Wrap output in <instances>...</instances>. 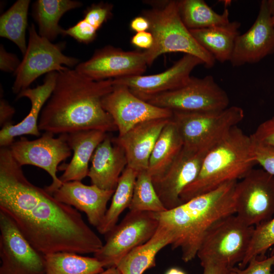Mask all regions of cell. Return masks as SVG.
Segmentation results:
<instances>
[{
  "label": "cell",
  "mask_w": 274,
  "mask_h": 274,
  "mask_svg": "<svg viewBox=\"0 0 274 274\" xmlns=\"http://www.w3.org/2000/svg\"><path fill=\"white\" fill-rule=\"evenodd\" d=\"M9 147L0 149V210L38 252H97L104 244L74 207L31 183Z\"/></svg>",
  "instance_id": "1"
},
{
  "label": "cell",
  "mask_w": 274,
  "mask_h": 274,
  "mask_svg": "<svg viewBox=\"0 0 274 274\" xmlns=\"http://www.w3.org/2000/svg\"><path fill=\"white\" fill-rule=\"evenodd\" d=\"M113 88V79L93 81L68 67L58 72L55 87L40 116V130L60 134L117 130L102 105V98Z\"/></svg>",
  "instance_id": "2"
},
{
  "label": "cell",
  "mask_w": 274,
  "mask_h": 274,
  "mask_svg": "<svg viewBox=\"0 0 274 274\" xmlns=\"http://www.w3.org/2000/svg\"><path fill=\"white\" fill-rule=\"evenodd\" d=\"M237 182H227L176 208L157 213L159 222L173 233L172 249L180 250L184 262L195 258L206 233L216 222L235 214Z\"/></svg>",
  "instance_id": "3"
},
{
  "label": "cell",
  "mask_w": 274,
  "mask_h": 274,
  "mask_svg": "<svg viewBox=\"0 0 274 274\" xmlns=\"http://www.w3.org/2000/svg\"><path fill=\"white\" fill-rule=\"evenodd\" d=\"M256 164L250 136L233 127L207 152L196 178L182 192V203L241 180Z\"/></svg>",
  "instance_id": "4"
},
{
  "label": "cell",
  "mask_w": 274,
  "mask_h": 274,
  "mask_svg": "<svg viewBox=\"0 0 274 274\" xmlns=\"http://www.w3.org/2000/svg\"><path fill=\"white\" fill-rule=\"evenodd\" d=\"M152 8L144 11L143 16L150 23L149 31L154 42L144 53L148 65L160 55L166 53L182 52L200 59L207 68L215 65L216 60L195 40L183 22L177 1L149 2Z\"/></svg>",
  "instance_id": "5"
},
{
  "label": "cell",
  "mask_w": 274,
  "mask_h": 274,
  "mask_svg": "<svg viewBox=\"0 0 274 274\" xmlns=\"http://www.w3.org/2000/svg\"><path fill=\"white\" fill-rule=\"evenodd\" d=\"M254 226H249L235 214L224 217L208 230L197 253L201 266L208 263L229 268L244 259Z\"/></svg>",
  "instance_id": "6"
},
{
  "label": "cell",
  "mask_w": 274,
  "mask_h": 274,
  "mask_svg": "<svg viewBox=\"0 0 274 274\" xmlns=\"http://www.w3.org/2000/svg\"><path fill=\"white\" fill-rule=\"evenodd\" d=\"M173 112L183 147L195 150L211 149L244 117L237 106L217 112Z\"/></svg>",
  "instance_id": "7"
},
{
  "label": "cell",
  "mask_w": 274,
  "mask_h": 274,
  "mask_svg": "<svg viewBox=\"0 0 274 274\" xmlns=\"http://www.w3.org/2000/svg\"><path fill=\"white\" fill-rule=\"evenodd\" d=\"M28 41L23 59L14 73L15 77L12 89L18 94L29 88L38 78L51 72H60L76 66L79 58L63 53L65 42L56 44L41 37L33 23L28 27Z\"/></svg>",
  "instance_id": "8"
},
{
  "label": "cell",
  "mask_w": 274,
  "mask_h": 274,
  "mask_svg": "<svg viewBox=\"0 0 274 274\" xmlns=\"http://www.w3.org/2000/svg\"><path fill=\"white\" fill-rule=\"evenodd\" d=\"M149 103L180 112H217L228 107L229 99L226 91L211 75L203 78L191 77L183 86L147 97Z\"/></svg>",
  "instance_id": "9"
},
{
  "label": "cell",
  "mask_w": 274,
  "mask_h": 274,
  "mask_svg": "<svg viewBox=\"0 0 274 274\" xmlns=\"http://www.w3.org/2000/svg\"><path fill=\"white\" fill-rule=\"evenodd\" d=\"M159 224L157 213L130 211L106 234V242L94 257L108 268L115 266L126 255L149 240Z\"/></svg>",
  "instance_id": "10"
},
{
  "label": "cell",
  "mask_w": 274,
  "mask_h": 274,
  "mask_svg": "<svg viewBox=\"0 0 274 274\" xmlns=\"http://www.w3.org/2000/svg\"><path fill=\"white\" fill-rule=\"evenodd\" d=\"M235 215L256 226L274 216V176L263 169H252L235 188Z\"/></svg>",
  "instance_id": "11"
},
{
  "label": "cell",
  "mask_w": 274,
  "mask_h": 274,
  "mask_svg": "<svg viewBox=\"0 0 274 274\" xmlns=\"http://www.w3.org/2000/svg\"><path fill=\"white\" fill-rule=\"evenodd\" d=\"M54 135L44 132L41 137L34 140L21 136L9 147L13 157L20 166H36L48 173L52 182L45 189L51 194L62 184L57 176L58 165L68 158L72 153L67 142L66 134H60L57 138H54Z\"/></svg>",
  "instance_id": "12"
},
{
  "label": "cell",
  "mask_w": 274,
  "mask_h": 274,
  "mask_svg": "<svg viewBox=\"0 0 274 274\" xmlns=\"http://www.w3.org/2000/svg\"><path fill=\"white\" fill-rule=\"evenodd\" d=\"M0 274H45L44 255L25 239L16 224L0 210Z\"/></svg>",
  "instance_id": "13"
},
{
  "label": "cell",
  "mask_w": 274,
  "mask_h": 274,
  "mask_svg": "<svg viewBox=\"0 0 274 274\" xmlns=\"http://www.w3.org/2000/svg\"><path fill=\"white\" fill-rule=\"evenodd\" d=\"M148 66L144 51H124L112 46L96 50L90 58L75 70L93 81H99L142 75Z\"/></svg>",
  "instance_id": "14"
},
{
  "label": "cell",
  "mask_w": 274,
  "mask_h": 274,
  "mask_svg": "<svg viewBox=\"0 0 274 274\" xmlns=\"http://www.w3.org/2000/svg\"><path fill=\"white\" fill-rule=\"evenodd\" d=\"M102 105L112 118L118 136L140 123L155 119H171L173 114L170 110L155 106L139 98L127 87L114 84L112 90L102 98Z\"/></svg>",
  "instance_id": "15"
},
{
  "label": "cell",
  "mask_w": 274,
  "mask_h": 274,
  "mask_svg": "<svg viewBox=\"0 0 274 274\" xmlns=\"http://www.w3.org/2000/svg\"><path fill=\"white\" fill-rule=\"evenodd\" d=\"M209 150H195L183 147L168 168L152 179L157 193L167 210L182 204L180 195L198 176Z\"/></svg>",
  "instance_id": "16"
},
{
  "label": "cell",
  "mask_w": 274,
  "mask_h": 274,
  "mask_svg": "<svg viewBox=\"0 0 274 274\" xmlns=\"http://www.w3.org/2000/svg\"><path fill=\"white\" fill-rule=\"evenodd\" d=\"M204 64L199 58L185 54L170 68L154 75L134 76L113 79L114 85L127 87L134 95L147 97L179 88L189 81L192 71Z\"/></svg>",
  "instance_id": "17"
},
{
  "label": "cell",
  "mask_w": 274,
  "mask_h": 274,
  "mask_svg": "<svg viewBox=\"0 0 274 274\" xmlns=\"http://www.w3.org/2000/svg\"><path fill=\"white\" fill-rule=\"evenodd\" d=\"M274 53V26L267 0L261 2L257 17L251 27L236 38L230 60L234 67L256 63Z\"/></svg>",
  "instance_id": "18"
},
{
  "label": "cell",
  "mask_w": 274,
  "mask_h": 274,
  "mask_svg": "<svg viewBox=\"0 0 274 274\" xmlns=\"http://www.w3.org/2000/svg\"><path fill=\"white\" fill-rule=\"evenodd\" d=\"M115 190L74 181L63 183L52 195L58 201L83 212L89 223L97 228L105 217L108 202Z\"/></svg>",
  "instance_id": "19"
},
{
  "label": "cell",
  "mask_w": 274,
  "mask_h": 274,
  "mask_svg": "<svg viewBox=\"0 0 274 274\" xmlns=\"http://www.w3.org/2000/svg\"><path fill=\"white\" fill-rule=\"evenodd\" d=\"M58 72L46 75L41 85L35 88H28L18 93L16 99L27 98L30 101L29 113L19 123L7 124L0 131L1 147H9L14 142L15 138L23 135L39 136L41 134L38 123L42 110L49 98L55 87Z\"/></svg>",
  "instance_id": "20"
},
{
  "label": "cell",
  "mask_w": 274,
  "mask_h": 274,
  "mask_svg": "<svg viewBox=\"0 0 274 274\" xmlns=\"http://www.w3.org/2000/svg\"><path fill=\"white\" fill-rule=\"evenodd\" d=\"M170 119H155L140 123L121 136L113 138L122 148L127 166L138 173L147 170L149 159L162 129Z\"/></svg>",
  "instance_id": "21"
},
{
  "label": "cell",
  "mask_w": 274,
  "mask_h": 274,
  "mask_svg": "<svg viewBox=\"0 0 274 274\" xmlns=\"http://www.w3.org/2000/svg\"><path fill=\"white\" fill-rule=\"evenodd\" d=\"M88 177L91 183L107 190H115L127 166L124 150L107 135L95 149Z\"/></svg>",
  "instance_id": "22"
},
{
  "label": "cell",
  "mask_w": 274,
  "mask_h": 274,
  "mask_svg": "<svg viewBox=\"0 0 274 274\" xmlns=\"http://www.w3.org/2000/svg\"><path fill=\"white\" fill-rule=\"evenodd\" d=\"M66 134L67 142L73 152L70 163L61 166L63 173L59 177L63 183L79 181L88 176L89 163L98 145L107 132L98 130L75 131Z\"/></svg>",
  "instance_id": "23"
},
{
  "label": "cell",
  "mask_w": 274,
  "mask_h": 274,
  "mask_svg": "<svg viewBox=\"0 0 274 274\" xmlns=\"http://www.w3.org/2000/svg\"><path fill=\"white\" fill-rule=\"evenodd\" d=\"M173 235L169 228L159 222L153 236L123 257L116 265L121 274H143L156 265V256L165 246L171 245Z\"/></svg>",
  "instance_id": "24"
},
{
  "label": "cell",
  "mask_w": 274,
  "mask_h": 274,
  "mask_svg": "<svg viewBox=\"0 0 274 274\" xmlns=\"http://www.w3.org/2000/svg\"><path fill=\"white\" fill-rule=\"evenodd\" d=\"M241 23L237 21L212 27L190 30L197 42L216 61H230L237 37L240 35Z\"/></svg>",
  "instance_id": "25"
},
{
  "label": "cell",
  "mask_w": 274,
  "mask_h": 274,
  "mask_svg": "<svg viewBox=\"0 0 274 274\" xmlns=\"http://www.w3.org/2000/svg\"><path fill=\"white\" fill-rule=\"evenodd\" d=\"M75 0H37L32 7V15L38 28V33L50 41L62 35L64 29L59 25L61 17L67 12L82 7Z\"/></svg>",
  "instance_id": "26"
},
{
  "label": "cell",
  "mask_w": 274,
  "mask_h": 274,
  "mask_svg": "<svg viewBox=\"0 0 274 274\" xmlns=\"http://www.w3.org/2000/svg\"><path fill=\"white\" fill-rule=\"evenodd\" d=\"M183 148V142L172 118L160 133L151 153L147 171L156 178L171 165Z\"/></svg>",
  "instance_id": "27"
},
{
  "label": "cell",
  "mask_w": 274,
  "mask_h": 274,
  "mask_svg": "<svg viewBox=\"0 0 274 274\" xmlns=\"http://www.w3.org/2000/svg\"><path fill=\"white\" fill-rule=\"evenodd\" d=\"M178 7L183 22L189 30L220 26L230 22L227 9L218 14L203 0L178 1Z\"/></svg>",
  "instance_id": "28"
},
{
  "label": "cell",
  "mask_w": 274,
  "mask_h": 274,
  "mask_svg": "<svg viewBox=\"0 0 274 274\" xmlns=\"http://www.w3.org/2000/svg\"><path fill=\"white\" fill-rule=\"evenodd\" d=\"M45 274H98L104 270V264L95 257L61 252L44 255Z\"/></svg>",
  "instance_id": "29"
},
{
  "label": "cell",
  "mask_w": 274,
  "mask_h": 274,
  "mask_svg": "<svg viewBox=\"0 0 274 274\" xmlns=\"http://www.w3.org/2000/svg\"><path fill=\"white\" fill-rule=\"evenodd\" d=\"M113 7L108 3L92 4L85 10L83 18L74 25L64 29L62 36L72 37L80 43H92L98 29L111 18Z\"/></svg>",
  "instance_id": "30"
},
{
  "label": "cell",
  "mask_w": 274,
  "mask_h": 274,
  "mask_svg": "<svg viewBox=\"0 0 274 274\" xmlns=\"http://www.w3.org/2000/svg\"><path fill=\"white\" fill-rule=\"evenodd\" d=\"M138 172L126 166L123 171L112 196V201L105 217L97 228L98 232L106 234L117 224L120 215L130 206Z\"/></svg>",
  "instance_id": "31"
},
{
  "label": "cell",
  "mask_w": 274,
  "mask_h": 274,
  "mask_svg": "<svg viewBox=\"0 0 274 274\" xmlns=\"http://www.w3.org/2000/svg\"><path fill=\"white\" fill-rule=\"evenodd\" d=\"M30 0H18L0 17V36L13 42L23 55L26 50V30Z\"/></svg>",
  "instance_id": "32"
},
{
  "label": "cell",
  "mask_w": 274,
  "mask_h": 274,
  "mask_svg": "<svg viewBox=\"0 0 274 274\" xmlns=\"http://www.w3.org/2000/svg\"><path fill=\"white\" fill-rule=\"evenodd\" d=\"M130 211H147L160 213L167 211L160 199L147 170L138 173L134 184Z\"/></svg>",
  "instance_id": "33"
},
{
  "label": "cell",
  "mask_w": 274,
  "mask_h": 274,
  "mask_svg": "<svg viewBox=\"0 0 274 274\" xmlns=\"http://www.w3.org/2000/svg\"><path fill=\"white\" fill-rule=\"evenodd\" d=\"M272 246L270 255H274V216L269 220L254 227L252 238L243 261L239 263V268L246 267L253 258H264L266 251Z\"/></svg>",
  "instance_id": "34"
},
{
  "label": "cell",
  "mask_w": 274,
  "mask_h": 274,
  "mask_svg": "<svg viewBox=\"0 0 274 274\" xmlns=\"http://www.w3.org/2000/svg\"><path fill=\"white\" fill-rule=\"evenodd\" d=\"M274 265V255L269 257L252 258L244 268L236 267L230 268L228 274H274L271 272Z\"/></svg>",
  "instance_id": "35"
},
{
  "label": "cell",
  "mask_w": 274,
  "mask_h": 274,
  "mask_svg": "<svg viewBox=\"0 0 274 274\" xmlns=\"http://www.w3.org/2000/svg\"><path fill=\"white\" fill-rule=\"evenodd\" d=\"M250 136L253 142L274 152V116L259 124Z\"/></svg>",
  "instance_id": "36"
},
{
  "label": "cell",
  "mask_w": 274,
  "mask_h": 274,
  "mask_svg": "<svg viewBox=\"0 0 274 274\" xmlns=\"http://www.w3.org/2000/svg\"><path fill=\"white\" fill-rule=\"evenodd\" d=\"M252 143L257 163L266 172L274 176V152L253 141Z\"/></svg>",
  "instance_id": "37"
},
{
  "label": "cell",
  "mask_w": 274,
  "mask_h": 274,
  "mask_svg": "<svg viewBox=\"0 0 274 274\" xmlns=\"http://www.w3.org/2000/svg\"><path fill=\"white\" fill-rule=\"evenodd\" d=\"M21 63L17 55L6 50L4 46H0V69L7 73L16 71Z\"/></svg>",
  "instance_id": "38"
},
{
  "label": "cell",
  "mask_w": 274,
  "mask_h": 274,
  "mask_svg": "<svg viewBox=\"0 0 274 274\" xmlns=\"http://www.w3.org/2000/svg\"><path fill=\"white\" fill-rule=\"evenodd\" d=\"M131 43L138 48L147 50L150 49L154 42L152 33L149 31L136 32L130 40Z\"/></svg>",
  "instance_id": "39"
},
{
  "label": "cell",
  "mask_w": 274,
  "mask_h": 274,
  "mask_svg": "<svg viewBox=\"0 0 274 274\" xmlns=\"http://www.w3.org/2000/svg\"><path fill=\"white\" fill-rule=\"evenodd\" d=\"M15 113V109L12 107L7 100L1 98L0 100V125L1 127L12 124V119Z\"/></svg>",
  "instance_id": "40"
},
{
  "label": "cell",
  "mask_w": 274,
  "mask_h": 274,
  "mask_svg": "<svg viewBox=\"0 0 274 274\" xmlns=\"http://www.w3.org/2000/svg\"><path fill=\"white\" fill-rule=\"evenodd\" d=\"M130 27L136 33L146 31L149 30L150 23L145 17L143 16H137L131 21Z\"/></svg>",
  "instance_id": "41"
},
{
  "label": "cell",
  "mask_w": 274,
  "mask_h": 274,
  "mask_svg": "<svg viewBox=\"0 0 274 274\" xmlns=\"http://www.w3.org/2000/svg\"><path fill=\"white\" fill-rule=\"evenodd\" d=\"M201 266L203 267L202 274H228L230 269L224 265L213 263H208Z\"/></svg>",
  "instance_id": "42"
},
{
  "label": "cell",
  "mask_w": 274,
  "mask_h": 274,
  "mask_svg": "<svg viewBox=\"0 0 274 274\" xmlns=\"http://www.w3.org/2000/svg\"><path fill=\"white\" fill-rule=\"evenodd\" d=\"M98 274H121V273L116 266H112V267L107 268L106 270H104L102 272Z\"/></svg>",
  "instance_id": "43"
},
{
  "label": "cell",
  "mask_w": 274,
  "mask_h": 274,
  "mask_svg": "<svg viewBox=\"0 0 274 274\" xmlns=\"http://www.w3.org/2000/svg\"><path fill=\"white\" fill-rule=\"evenodd\" d=\"M165 274H186V273L179 268L173 267L168 269Z\"/></svg>",
  "instance_id": "44"
},
{
  "label": "cell",
  "mask_w": 274,
  "mask_h": 274,
  "mask_svg": "<svg viewBox=\"0 0 274 274\" xmlns=\"http://www.w3.org/2000/svg\"><path fill=\"white\" fill-rule=\"evenodd\" d=\"M267 6L271 17L274 16V0L267 1Z\"/></svg>",
  "instance_id": "45"
},
{
  "label": "cell",
  "mask_w": 274,
  "mask_h": 274,
  "mask_svg": "<svg viewBox=\"0 0 274 274\" xmlns=\"http://www.w3.org/2000/svg\"><path fill=\"white\" fill-rule=\"evenodd\" d=\"M271 23L272 25L274 26V16L271 17Z\"/></svg>",
  "instance_id": "46"
},
{
  "label": "cell",
  "mask_w": 274,
  "mask_h": 274,
  "mask_svg": "<svg viewBox=\"0 0 274 274\" xmlns=\"http://www.w3.org/2000/svg\"><path fill=\"white\" fill-rule=\"evenodd\" d=\"M273 266H274V265H273Z\"/></svg>",
  "instance_id": "47"
}]
</instances>
